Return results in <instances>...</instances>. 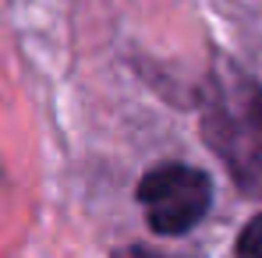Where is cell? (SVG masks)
I'll use <instances>...</instances> for the list:
<instances>
[{
    "mask_svg": "<svg viewBox=\"0 0 262 258\" xmlns=\"http://www.w3.org/2000/svg\"><path fill=\"white\" fill-rule=\"evenodd\" d=\"M202 142L234 177L237 191L262 198V85L237 64H216L206 78Z\"/></svg>",
    "mask_w": 262,
    "mask_h": 258,
    "instance_id": "cell-1",
    "label": "cell"
},
{
    "mask_svg": "<svg viewBox=\"0 0 262 258\" xmlns=\"http://www.w3.org/2000/svg\"><path fill=\"white\" fill-rule=\"evenodd\" d=\"M135 198L145 213V223L160 237H184L195 230L209 205H213V180L209 173L191 167V163H156L152 170L142 173Z\"/></svg>",
    "mask_w": 262,
    "mask_h": 258,
    "instance_id": "cell-2",
    "label": "cell"
},
{
    "mask_svg": "<svg viewBox=\"0 0 262 258\" xmlns=\"http://www.w3.org/2000/svg\"><path fill=\"white\" fill-rule=\"evenodd\" d=\"M234 258H262V213H255L234 241Z\"/></svg>",
    "mask_w": 262,
    "mask_h": 258,
    "instance_id": "cell-3",
    "label": "cell"
},
{
    "mask_svg": "<svg viewBox=\"0 0 262 258\" xmlns=\"http://www.w3.org/2000/svg\"><path fill=\"white\" fill-rule=\"evenodd\" d=\"M110 258H167V255L156 251V248H145V244H124V248H117Z\"/></svg>",
    "mask_w": 262,
    "mask_h": 258,
    "instance_id": "cell-4",
    "label": "cell"
}]
</instances>
